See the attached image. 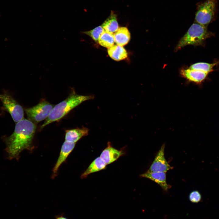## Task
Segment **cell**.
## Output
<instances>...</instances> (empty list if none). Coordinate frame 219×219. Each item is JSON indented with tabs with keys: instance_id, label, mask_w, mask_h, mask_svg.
<instances>
[{
	"instance_id": "1",
	"label": "cell",
	"mask_w": 219,
	"mask_h": 219,
	"mask_svg": "<svg viewBox=\"0 0 219 219\" xmlns=\"http://www.w3.org/2000/svg\"><path fill=\"white\" fill-rule=\"evenodd\" d=\"M36 128L35 124L27 119H23L17 123L12 134L4 138L9 159L18 160L23 150H32V142Z\"/></svg>"
},
{
	"instance_id": "2",
	"label": "cell",
	"mask_w": 219,
	"mask_h": 219,
	"mask_svg": "<svg viewBox=\"0 0 219 219\" xmlns=\"http://www.w3.org/2000/svg\"><path fill=\"white\" fill-rule=\"evenodd\" d=\"M94 98L93 95L77 94L73 90L67 98L54 106L50 114L40 127V129L52 122L59 120L83 102Z\"/></svg>"
},
{
	"instance_id": "3",
	"label": "cell",
	"mask_w": 219,
	"mask_h": 219,
	"mask_svg": "<svg viewBox=\"0 0 219 219\" xmlns=\"http://www.w3.org/2000/svg\"><path fill=\"white\" fill-rule=\"evenodd\" d=\"M207 27L196 23H193L187 32L180 39L176 47L175 51L188 45H200L211 36Z\"/></svg>"
},
{
	"instance_id": "4",
	"label": "cell",
	"mask_w": 219,
	"mask_h": 219,
	"mask_svg": "<svg viewBox=\"0 0 219 219\" xmlns=\"http://www.w3.org/2000/svg\"><path fill=\"white\" fill-rule=\"evenodd\" d=\"M217 0H205L197 5L195 20L207 27L214 19L217 11Z\"/></svg>"
},
{
	"instance_id": "5",
	"label": "cell",
	"mask_w": 219,
	"mask_h": 219,
	"mask_svg": "<svg viewBox=\"0 0 219 219\" xmlns=\"http://www.w3.org/2000/svg\"><path fill=\"white\" fill-rule=\"evenodd\" d=\"M54 105L43 100L36 106L25 109L28 120L34 124L46 119Z\"/></svg>"
},
{
	"instance_id": "6",
	"label": "cell",
	"mask_w": 219,
	"mask_h": 219,
	"mask_svg": "<svg viewBox=\"0 0 219 219\" xmlns=\"http://www.w3.org/2000/svg\"><path fill=\"white\" fill-rule=\"evenodd\" d=\"M0 99L14 122L17 123L23 119L22 107L11 96L6 93L0 94Z\"/></svg>"
},
{
	"instance_id": "7",
	"label": "cell",
	"mask_w": 219,
	"mask_h": 219,
	"mask_svg": "<svg viewBox=\"0 0 219 219\" xmlns=\"http://www.w3.org/2000/svg\"><path fill=\"white\" fill-rule=\"evenodd\" d=\"M165 144L161 147L151 165L148 171L151 172H166L171 169V166L166 160L164 155Z\"/></svg>"
},
{
	"instance_id": "8",
	"label": "cell",
	"mask_w": 219,
	"mask_h": 219,
	"mask_svg": "<svg viewBox=\"0 0 219 219\" xmlns=\"http://www.w3.org/2000/svg\"><path fill=\"white\" fill-rule=\"evenodd\" d=\"M75 143L65 141L61 146L59 155L52 170V178L54 179L57 176L59 168L66 160L69 155L74 149Z\"/></svg>"
},
{
	"instance_id": "9",
	"label": "cell",
	"mask_w": 219,
	"mask_h": 219,
	"mask_svg": "<svg viewBox=\"0 0 219 219\" xmlns=\"http://www.w3.org/2000/svg\"><path fill=\"white\" fill-rule=\"evenodd\" d=\"M141 177L148 178L157 183L164 191H167L170 187L166 182V172H151L148 171L140 175Z\"/></svg>"
},
{
	"instance_id": "10",
	"label": "cell",
	"mask_w": 219,
	"mask_h": 219,
	"mask_svg": "<svg viewBox=\"0 0 219 219\" xmlns=\"http://www.w3.org/2000/svg\"><path fill=\"white\" fill-rule=\"evenodd\" d=\"M124 154L122 150H118L113 148L110 142H108L107 146L102 152L100 157L106 165L110 164Z\"/></svg>"
},
{
	"instance_id": "11",
	"label": "cell",
	"mask_w": 219,
	"mask_h": 219,
	"mask_svg": "<svg viewBox=\"0 0 219 219\" xmlns=\"http://www.w3.org/2000/svg\"><path fill=\"white\" fill-rule=\"evenodd\" d=\"M180 73L183 77L196 83L201 82L206 78L208 74L202 71L189 68L182 69Z\"/></svg>"
},
{
	"instance_id": "12",
	"label": "cell",
	"mask_w": 219,
	"mask_h": 219,
	"mask_svg": "<svg viewBox=\"0 0 219 219\" xmlns=\"http://www.w3.org/2000/svg\"><path fill=\"white\" fill-rule=\"evenodd\" d=\"M89 130L83 127L81 128L66 130L65 131V141L76 143L82 137L87 136Z\"/></svg>"
},
{
	"instance_id": "13",
	"label": "cell",
	"mask_w": 219,
	"mask_h": 219,
	"mask_svg": "<svg viewBox=\"0 0 219 219\" xmlns=\"http://www.w3.org/2000/svg\"><path fill=\"white\" fill-rule=\"evenodd\" d=\"M115 42L117 45L123 46L130 41V35L127 28L124 27L119 28L114 34Z\"/></svg>"
},
{
	"instance_id": "14",
	"label": "cell",
	"mask_w": 219,
	"mask_h": 219,
	"mask_svg": "<svg viewBox=\"0 0 219 219\" xmlns=\"http://www.w3.org/2000/svg\"><path fill=\"white\" fill-rule=\"evenodd\" d=\"M107 51L109 57L116 61L123 60L127 56V51L124 48L117 45H114L108 48Z\"/></svg>"
},
{
	"instance_id": "15",
	"label": "cell",
	"mask_w": 219,
	"mask_h": 219,
	"mask_svg": "<svg viewBox=\"0 0 219 219\" xmlns=\"http://www.w3.org/2000/svg\"><path fill=\"white\" fill-rule=\"evenodd\" d=\"M106 165V164L100 157L96 158L81 175V178H86L89 174L104 169Z\"/></svg>"
},
{
	"instance_id": "16",
	"label": "cell",
	"mask_w": 219,
	"mask_h": 219,
	"mask_svg": "<svg viewBox=\"0 0 219 219\" xmlns=\"http://www.w3.org/2000/svg\"><path fill=\"white\" fill-rule=\"evenodd\" d=\"M105 31L113 33L119 28L116 15L111 11L109 16L104 21L102 26Z\"/></svg>"
},
{
	"instance_id": "17",
	"label": "cell",
	"mask_w": 219,
	"mask_h": 219,
	"mask_svg": "<svg viewBox=\"0 0 219 219\" xmlns=\"http://www.w3.org/2000/svg\"><path fill=\"white\" fill-rule=\"evenodd\" d=\"M101 46L109 48L114 45L115 42L114 34L105 31L100 36L98 41Z\"/></svg>"
},
{
	"instance_id": "18",
	"label": "cell",
	"mask_w": 219,
	"mask_h": 219,
	"mask_svg": "<svg viewBox=\"0 0 219 219\" xmlns=\"http://www.w3.org/2000/svg\"><path fill=\"white\" fill-rule=\"evenodd\" d=\"M217 64V63L212 64L205 62H198L192 65L189 69L203 71L207 73L213 70L214 67Z\"/></svg>"
},
{
	"instance_id": "19",
	"label": "cell",
	"mask_w": 219,
	"mask_h": 219,
	"mask_svg": "<svg viewBox=\"0 0 219 219\" xmlns=\"http://www.w3.org/2000/svg\"><path fill=\"white\" fill-rule=\"evenodd\" d=\"M105 31L102 26H99L91 30L83 32L82 33L89 36L97 42L98 41L100 36Z\"/></svg>"
},
{
	"instance_id": "20",
	"label": "cell",
	"mask_w": 219,
	"mask_h": 219,
	"mask_svg": "<svg viewBox=\"0 0 219 219\" xmlns=\"http://www.w3.org/2000/svg\"><path fill=\"white\" fill-rule=\"evenodd\" d=\"M189 199L191 202L193 203H197L201 200V196L198 191L194 190L190 193Z\"/></svg>"
},
{
	"instance_id": "21",
	"label": "cell",
	"mask_w": 219,
	"mask_h": 219,
	"mask_svg": "<svg viewBox=\"0 0 219 219\" xmlns=\"http://www.w3.org/2000/svg\"><path fill=\"white\" fill-rule=\"evenodd\" d=\"M55 219H68L66 217H64L63 214L62 215H59L56 216L55 217Z\"/></svg>"
}]
</instances>
